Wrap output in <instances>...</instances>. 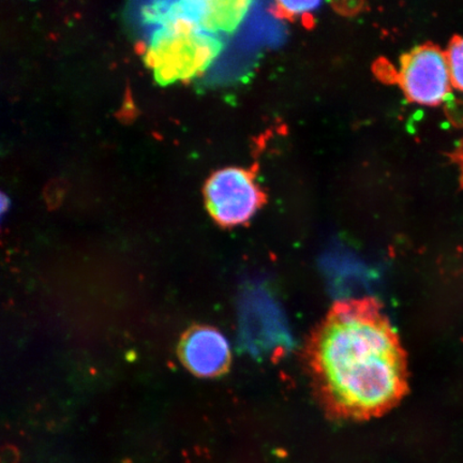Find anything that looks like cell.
I'll return each instance as SVG.
<instances>
[{"label":"cell","instance_id":"cell-1","mask_svg":"<svg viewBox=\"0 0 463 463\" xmlns=\"http://www.w3.org/2000/svg\"><path fill=\"white\" fill-rule=\"evenodd\" d=\"M308 355L317 395L335 418H376L407 392L401 341L373 298L335 303L312 335Z\"/></svg>","mask_w":463,"mask_h":463},{"label":"cell","instance_id":"cell-2","mask_svg":"<svg viewBox=\"0 0 463 463\" xmlns=\"http://www.w3.org/2000/svg\"><path fill=\"white\" fill-rule=\"evenodd\" d=\"M222 49V40L215 34L178 21L156 29L145 61L157 83L165 86L205 71Z\"/></svg>","mask_w":463,"mask_h":463},{"label":"cell","instance_id":"cell-3","mask_svg":"<svg viewBox=\"0 0 463 463\" xmlns=\"http://www.w3.org/2000/svg\"><path fill=\"white\" fill-rule=\"evenodd\" d=\"M208 213L223 228L247 223L266 203L256 173L242 167H225L207 179L204 188Z\"/></svg>","mask_w":463,"mask_h":463},{"label":"cell","instance_id":"cell-4","mask_svg":"<svg viewBox=\"0 0 463 463\" xmlns=\"http://www.w3.org/2000/svg\"><path fill=\"white\" fill-rule=\"evenodd\" d=\"M398 83L410 102L437 107L450 94V73L447 54L439 46L427 43L402 57Z\"/></svg>","mask_w":463,"mask_h":463},{"label":"cell","instance_id":"cell-5","mask_svg":"<svg viewBox=\"0 0 463 463\" xmlns=\"http://www.w3.org/2000/svg\"><path fill=\"white\" fill-rule=\"evenodd\" d=\"M240 337L252 354H265L289 345V335L281 312L268 294L250 288L242 294L240 305Z\"/></svg>","mask_w":463,"mask_h":463},{"label":"cell","instance_id":"cell-6","mask_svg":"<svg viewBox=\"0 0 463 463\" xmlns=\"http://www.w3.org/2000/svg\"><path fill=\"white\" fill-rule=\"evenodd\" d=\"M177 355L196 378L213 379L229 372L232 355L227 338L217 328L194 326L182 335Z\"/></svg>","mask_w":463,"mask_h":463},{"label":"cell","instance_id":"cell-7","mask_svg":"<svg viewBox=\"0 0 463 463\" xmlns=\"http://www.w3.org/2000/svg\"><path fill=\"white\" fill-rule=\"evenodd\" d=\"M249 5L250 3L248 2L207 0L201 28L213 34L233 32L247 14Z\"/></svg>","mask_w":463,"mask_h":463},{"label":"cell","instance_id":"cell-8","mask_svg":"<svg viewBox=\"0 0 463 463\" xmlns=\"http://www.w3.org/2000/svg\"><path fill=\"white\" fill-rule=\"evenodd\" d=\"M445 54L448 58L451 85L463 92V37H453Z\"/></svg>","mask_w":463,"mask_h":463},{"label":"cell","instance_id":"cell-9","mask_svg":"<svg viewBox=\"0 0 463 463\" xmlns=\"http://www.w3.org/2000/svg\"><path fill=\"white\" fill-rule=\"evenodd\" d=\"M320 3L317 2H277L274 5L273 13L281 19H292V17L316 10Z\"/></svg>","mask_w":463,"mask_h":463},{"label":"cell","instance_id":"cell-10","mask_svg":"<svg viewBox=\"0 0 463 463\" xmlns=\"http://www.w3.org/2000/svg\"><path fill=\"white\" fill-rule=\"evenodd\" d=\"M449 158L451 161H453V164L456 165L457 167H458L459 171V181L461 184V188L463 189V137L459 141L458 144H457V146L449 154Z\"/></svg>","mask_w":463,"mask_h":463},{"label":"cell","instance_id":"cell-11","mask_svg":"<svg viewBox=\"0 0 463 463\" xmlns=\"http://www.w3.org/2000/svg\"><path fill=\"white\" fill-rule=\"evenodd\" d=\"M19 462V451L14 447H5L2 451V463Z\"/></svg>","mask_w":463,"mask_h":463}]
</instances>
